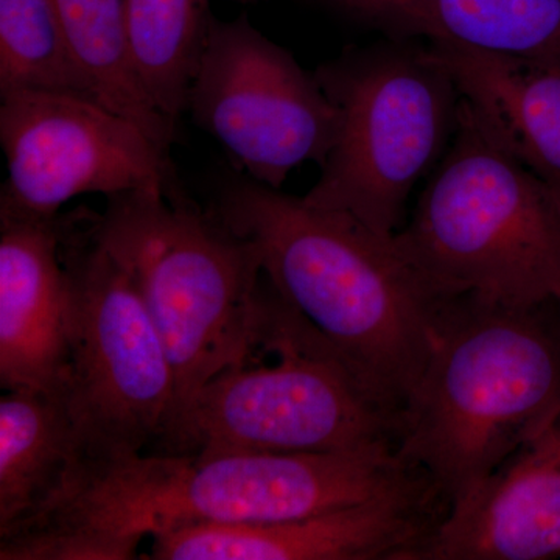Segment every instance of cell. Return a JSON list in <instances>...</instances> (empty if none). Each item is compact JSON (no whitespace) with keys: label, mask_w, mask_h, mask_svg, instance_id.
I'll return each mask as SVG.
<instances>
[{"label":"cell","mask_w":560,"mask_h":560,"mask_svg":"<svg viewBox=\"0 0 560 560\" xmlns=\"http://www.w3.org/2000/svg\"><path fill=\"white\" fill-rule=\"evenodd\" d=\"M425 480L393 445L359 452L156 453L77 469L46 514L0 545L3 560H130L140 541L197 525L311 517Z\"/></svg>","instance_id":"cell-1"},{"label":"cell","mask_w":560,"mask_h":560,"mask_svg":"<svg viewBox=\"0 0 560 560\" xmlns=\"http://www.w3.org/2000/svg\"><path fill=\"white\" fill-rule=\"evenodd\" d=\"M210 213L250 243L268 283L399 416L429 360L441 301L396 238L238 176Z\"/></svg>","instance_id":"cell-2"},{"label":"cell","mask_w":560,"mask_h":560,"mask_svg":"<svg viewBox=\"0 0 560 560\" xmlns=\"http://www.w3.org/2000/svg\"><path fill=\"white\" fill-rule=\"evenodd\" d=\"M551 305L445 304L400 408L396 455L451 504L559 418L560 315H548Z\"/></svg>","instance_id":"cell-3"},{"label":"cell","mask_w":560,"mask_h":560,"mask_svg":"<svg viewBox=\"0 0 560 560\" xmlns=\"http://www.w3.org/2000/svg\"><path fill=\"white\" fill-rule=\"evenodd\" d=\"M394 238L441 301L560 304V205L463 95L440 167Z\"/></svg>","instance_id":"cell-4"},{"label":"cell","mask_w":560,"mask_h":560,"mask_svg":"<svg viewBox=\"0 0 560 560\" xmlns=\"http://www.w3.org/2000/svg\"><path fill=\"white\" fill-rule=\"evenodd\" d=\"M91 224L131 276L167 349L176 378L173 422L206 382L256 348L259 257L176 186L108 198Z\"/></svg>","instance_id":"cell-5"},{"label":"cell","mask_w":560,"mask_h":560,"mask_svg":"<svg viewBox=\"0 0 560 560\" xmlns=\"http://www.w3.org/2000/svg\"><path fill=\"white\" fill-rule=\"evenodd\" d=\"M257 345L275 363L249 355L213 375L165 431L162 453L205 459L396 448L397 416L265 278Z\"/></svg>","instance_id":"cell-6"},{"label":"cell","mask_w":560,"mask_h":560,"mask_svg":"<svg viewBox=\"0 0 560 560\" xmlns=\"http://www.w3.org/2000/svg\"><path fill=\"white\" fill-rule=\"evenodd\" d=\"M316 77L340 120L319 178L302 198L393 237L419 178L451 143L458 84L431 46L357 51Z\"/></svg>","instance_id":"cell-7"},{"label":"cell","mask_w":560,"mask_h":560,"mask_svg":"<svg viewBox=\"0 0 560 560\" xmlns=\"http://www.w3.org/2000/svg\"><path fill=\"white\" fill-rule=\"evenodd\" d=\"M70 285L65 400L80 466L140 455L171 425L176 378L131 276L92 231L91 215L61 217Z\"/></svg>","instance_id":"cell-8"},{"label":"cell","mask_w":560,"mask_h":560,"mask_svg":"<svg viewBox=\"0 0 560 560\" xmlns=\"http://www.w3.org/2000/svg\"><path fill=\"white\" fill-rule=\"evenodd\" d=\"M186 113L241 175L278 190L305 162L323 164L340 120L316 73L305 72L245 14L213 18Z\"/></svg>","instance_id":"cell-9"},{"label":"cell","mask_w":560,"mask_h":560,"mask_svg":"<svg viewBox=\"0 0 560 560\" xmlns=\"http://www.w3.org/2000/svg\"><path fill=\"white\" fill-rule=\"evenodd\" d=\"M7 179L0 219L54 220L83 197L176 186L171 153L135 121L91 97L21 91L0 97Z\"/></svg>","instance_id":"cell-10"},{"label":"cell","mask_w":560,"mask_h":560,"mask_svg":"<svg viewBox=\"0 0 560 560\" xmlns=\"http://www.w3.org/2000/svg\"><path fill=\"white\" fill-rule=\"evenodd\" d=\"M429 480L381 499L311 517L197 525L151 537L156 560H408L436 523Z\"/></svg>","instance_id":"cell-11"},{"label":"cell","mask_w":560,"mask_h":560,"mask_svg":"<svg viewBox=\"0 0 560 560\" xmlns=\"http://www.w3.org/2000/svg\"><path fill=\"white\" fill-rule=\"evenodd\" d=\"M560 555V416L434 525L408 560H544Z\"/></svg>","instance_id":"cell-12"},{"label":"cell","mask_w":560,"mask_h":560,"mask_svg":"<svg viewBox=\"0 0 560 560\" xmlns=\"http://www.w3.org/2000/svg\"><path fill=\"white\" fill-rule=\"evenodd\" d=\"M70 285L61 215L0 219V385L65 393Z\"/></svg>","instance_id":"cell-13"},{"label":"cell","mask_w":560,"mask_h":560,"mask_svg":"<svg viewBox=\"0 0 560 560\" xmlns=\"http://www.w3.org/2000/svg\"><path fill=\"white\" fill-rule=\"evenodd\" d=\"M460 95L560 205V60H518L431 46Z\"/></svg>","instance_id":"cell-14"},{"label":"cell","mask_w":560,"mask_h":560,"mask_svg":"<svg viewBox=\"0 0 560 560\" xmlns=\"http://www.w3.org/2000/svg\"><path fill=\"white\" fill-rule=\"evenodd\" d=\"M79 466L65 393L7 390L0 399V539L58 503Z\"/></svg>","instance_id":"cell-15"},{"label":"cell","mask_w":560,"mask_h":560,"mask_svg":"<svg viewBox=\"0 0 560 560\" xmlns=\"http://www.w3.org/2000/svg\"><path fill=\"white\" fill-rule=\"evenodd\" d=\"M383 22L431 46L560 60V0H400Z\"/></svg>","instance_id":"cell-16"},{"label":"cell","mask_w":560,"mask_h":560,"mask_svg":"<svg viewBox=\"0 0 560 560\" xmlns=\"http://www.w3.org/2000/svg\"><path fill=\"white\" fill-rule=\"evenodd\" d=\"M88 95L139 125L171 153L176 127L154 108L132 68L124 0H51Z\"/></svg>","instance_id":"cell-17"},{"label":"cell","mask_w":560,"mask_h":560,"mask_svg":"<svg viewBox=\"0 0 560 560\" xmlns=\"http://www.w3.org/2000/svg\"><path fill=\"white\" fill-rule=\"evenodd\" d=\"M210 0H124L125 28L140 86L173 127L187 110L208 43Z\"/></svg>","instance_id":"cell-18"},{"label":"cell","mask_w":560,"mask_h":560,"mask_svg":"<svg viewBox=\"0 0 560 560\" xmlns=\"http://www.w3.org/2000/svg\"><path fill=\"white\" fill-rule=\"evenodd\" d=\"M21 91L90 97L51 0H0V97Z\"/></svg>","instance_id":"cell-19"},{"label":"cell","mask_w":560,"mask_h":560,"mask_svg":"<svg viewBox=\"0 0 560 560\" xmlns=\"http://www.w3.org/2000/svg\"><path fill=\"white\" fill-rule=\"evenodd\" d=\"M338 2L357 13L385 21L400 0H338Z\"/></svg>","instance_id":"cell-20"},{"label":"cell","mask_w":560,"mask_h":560,"mask_svg":"<svg viewBox=\"0 0 560 560\" xmlns=\"http://www.w3.org/2000/svg\"><path fill=\"white\" fill-rule=\"evenodd\" d=\"M243 2H257V0H243Z\"/></svg>","instance_id":"cell-21"},{"label":"cell","mask_w":560,"mask_h":560,"mask_svg":"<svg viewBox=\"0 0 560 560\" xmlns=\"http://www.w3.org/2000/svg\"><path fill=\"white\" fill-rule=\"evenodd\" d=\"M558 307H559V315H560V304H558Z\"/></svg>","instance_id":"cell-22"}]
</instances>
